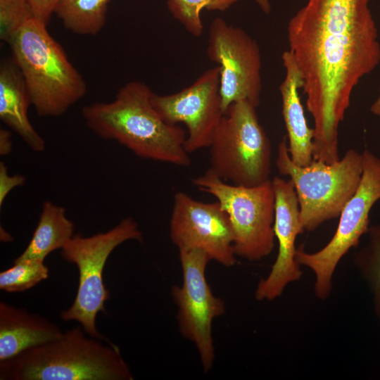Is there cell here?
Wrapping results in <instances>:
<instances>
[{
	"instance_id": "cell-1",
	"label": "cell",
	"mask_w": 380,
	"mask_h": 380,
	"mask_svg": "<svg viewBox=\"0 0 380 380\" xmlns=\"http://www.w3.org/2000/svg\"><path fill=\"white\" fill-rule=\"evenodd\" d=\"M369 0H308L287 27L314 121L313 160L338 161V127L353 90L380 62Z\"/></svg>"
},
{
	"instance_id": "cell-2",
	"label": "cell",
	"mask_w": 380,
	"mask_h": 380,
	"mask_svg": "<svg viewBox=\"0 0 380 380\" xmlns=\"http://www.w3.org/2000/svg\"><path fill=\"white\" fill-rule=\"evenodd\" d=\"M152 93L144 82H129L112 101L85 106L82 118L98 137L118 142L139 158L187 167L191 160L184 147L186 134L160 117Z\"/></svg>"
},
{
	"instance_id": "cell-3",
	"label": "cell",
	"mask_w": 380,
	"mask_h": 380,
	"mask_svg": "<svg viewBox=\"0 0 380 380\" xmlns=\"http://www.w3.org/2000/svg\"><path fill=\"white\" fill-rule=\"evenodd\" d=\"M81 326L0 361L1 380H132L113 343L87 337Z\"/></svg>"
},
{
	"instance_id": "cell-4",
	"label": "cell",
	"mask_w": 380,
	"mask_h": 380,
	"mask_svg": "<svg viewBox=\"0 0 380 380\" xmlns=\"http://www.w3.org/2000/svg\"><path fill=\"white\" fill-rule=\"evenodd\" d=\"M46 26L36 18L30 20L10 46L37 115L58 117L84 96L87 87Z\"/></svg>"
},
{
	"instance_id": "cell-5",
	"label": "cell",
	"mask_w": 380,
	"mask_h": 380,
	"mask_svg": "<svg viewBox=\"0 0 380 380\" xmlns=\"http://www.w3.org/2000/svg\"><path fill=\"white\" fill-rule=\"evenodd\" d=\"M276 165L293 184L303 231L312 232L339 216L355 193L362 175V155L350 149L335 163L313 160L307 166H299L292 161L284 137L278 146Z\"/></svg>"
},
{
	"instance_id": "cell-6",
	"label": "cell",
	"mask_w": 380,
	"mask_h": 380,
	"mask_svg": "<svg viewBox=\"0 0 380 380\" xmlns=\"http://www.w3.org/2000/svg\"><path fill=\"white\" fill-rule=\"evenodd\" d=\"M208 148L209 169L221 179L245 186L270 180V140L250 102L239 101L227 108Z\"/></svg>"
},
{
	"instance_id": "cell-7",
	"label": "cell",
	"mask_w": 380,
	"mask_h": 380,
	"mask_svg": "<svg viewBox=\"0 0 380 380\" xmlns=\"http://www.w3.org/2000/svg\"><path fill=\"white\" fill-rule=\"evenodd\" d=\"M129 240L143 241L142 232L132 217L122 219L105 232L74 235L61 249L62 258L77 266L79 283L72 305L61 312V317L65 322H78L89 336L107 343L112 342L96 326L98 313L106 311L105 303L110 298L103 282V270L113 250Z\"/></svg>"
},
{
	"instance_id": "cell-8",
	"label": "cell",
	"mask_w": 380,
	"mask_h": 380,
	"mask_svg": "<svg viewBox=\"0 0 380 380\" xmlns=\"http://www.w3.org/2000/svg\"><path fill=\"white\" fill-rule=\"evenodd\" d=\"M201 191L213 196L227 213L236 256L258 261L274 246V194L272 180L255 186L228 184L210 169L192 179Z\"/></svg>"
},
{
	"instance_id": "cell-9",
	"label": "cell",
	"mask_w": 380,
	"mask_h": 380,
	"mask_svg": "<svg viewBox=\"0 0 380 380\" xmlns=\"http://www.w3.org/2000/svg\"><path fill=\"white\" fill-rule=\"evenodd\" d=\"M362 155V175L360 185L341 210L331 239L315 253H308L302 247L297 249V262L313 272L315 294L320 300L330 296L337 265L352 248L359 244L362 236L367 234L370 210L380 199V159L368 149Z\"/></svg>"
},
{
	"instance_id": "cell-10",
	"label": "cell",
	"mask_w": 380,
	"mask_h": 380,
	"mask_svg": "<svg viewBox=\"0 0 380 380\" xmlns=\"http://www.w3.org/2000/svg\"><path fill=\"white\" fill-rule=\"evenodd\" d=\"M182 282L171 288L177 307V322L182 336L192 342L198 353L204 372L215 361L213 320L224 314V300L215 296L207 281L206 267L211 260L199 249L179 250Z\"/></svg>"
},
{
	"instance_id": "cell-11",
	"label": "cell",
	"mask_w": 380,
	"mask_h": 380,
	"mask_svg": "<svg viewBox=\"0 0 380 380\" xmlns=\"http://www.w3.org/2000/svg\"><path fill=\"white\" fill-rule=\"evenodd\" d=\"M207 56L220 67L224 112L233 103L247 101L256 108L262 91L261 55L257 42L245 30L215 18L208 29Z\"/></svg>"
},
{
	"instance_id": "cell-12",
	"label": "cell",
	"mask_w": 380,
	"mask_h": 380,
	"mask_svg": "<svg viewBox=\"0 0 380 380\" xmlns=\"http://www.w3.org/2000/svg\"><path fill=\"white\" fill-rule=\"evenodd\" d=\"M153 106L170 125L184 123L188 134L184 143L190 154L209 147L224 112L220 93V67L204 71L189 86L171 94L151 95Z\"/></svg>"
},
{
	"instance_id": "cell-13",
	"label": "cell",
	"mask_w": 380,
	"mask_h": 380,
	"mask_svg": "<svg viewBox=\"0 0 380 380\" xmlns=\"http://www.w3.org/2000/svg\"><path fill=\"white\" fill-rule=\"evenodd\" d=\"M170 237L178 250H201L211 260L224 267H232L236 262L231 223L218 201L203 203L184 192H177Z\"/></svg>"
},
{
	"instance_id": "cell-14",
	"label": "cell",
	"mask_w": 380,
	"mask_h": 380,
	"mask_svg": "<svg viewBox=\"0 0 380 380\" xmlns=\"http://www.w3.org/2000/svg\"><path fill=\"white\" fill-rule=\"evenodd\" d=\"M274 194V232L278 241V253L268 275L258 284L255 297L259 301L273 300L290 284L302 275L296 260V239L304 232L300 220V208L292 182L274 177L272 180Z\"/></svg>"
},
{
	"instance_id": "cell-15",
	"label": "cell",
	"mask_w": 380,
	"mask_h": 380,
	"mask_svg": "<svg viewBox=\"0 0 380 380\" xmlns=\"http://www.w3.org/2000/svg\"><path fill=\"white\" fill-rule=\"evenodd\" d=\"M285 77L279 86L282 101V115L287 132L288 149L292 161L307 166L313 160V128L305 118L298 89L303 81L293 54L288 50L281 56Z\"/></svg>"
},
{
	"instance_id": "cell-16",
	"label": "cell",
	"mask_w": 380,
	"mask_h": 380,
	"mask_svg": "<svg viewBox=\"0 0 380 380\" xmlns=\"http://www.w3.org/2000/svg\"><path fill=\"white\" fill-rule=\"evenodd\" d=\"M61 328L45 317L0 302V361L57 338Z\"/></svg>"
},
{
	"instance_id": "cell-17",
	"label": "cell",
	"mask_w": 380,
	"mask_h": 380,
	"mask_svg": "<svg viewBox=\"0 0 380 380\" xmlns=\"http://www.w3.org/2000/svg\"><path fill=\"white\" fill-rule=\"evenodd\" d=\"M30 99L23 76L13 60L0 65V119L34 152L45 149V141L27 115Z\"/></svg>"
},
{
	"instance_id": "cell-18",
	"label": "cell",
	"mask_w": 380,
	"mask_h": 380,
	"mask_svg": "<svg viewBox=\"0 0 380 380\" xmlns=\"http://www.w3.org/2000/svg\"><path fill=\"white\" fill-rule=\"evenodd\" d=\"M75 224L66 209L49 201L43 203L38 224L23 252L14 260L44 261L51 252L62 249L74 236Z\"/></svg>"
},
{
	"instance_id": "cell-19",
	"label": "cell",
	"mask_w": 380,
	"mask_h": 380,
	"mask_svg": "<svg viewBox=\"0 0 380 380\" xmlns=\"http://www.w3.org/2000/svg\"><path fill=\"white\" fill-rule=\"evenodd\" d=\"M109 1L60 0L54 13L69 31L95 36L105 25Z\"/></svg>"
},
{
	"instance_id": "cell-20",
	"label": "cell",
	"mask_w": 380,
	"mask_h": 380,
	"mask_svg": "<svg viewBox=\"0 0 380 380\" xmlns=\"http://www.w3.org/2000/svg\"><path fill=\"white\" fill-rule=\"evenodd\" d=\"M367 243L353 256L354 264L373 296L376 315L380 318V224L369 227Z\"/></svg>"
},
{
	"instance_id": "cell-21",
	"label": "cell",
	"mask_w": 380,
	"mask_h": 380,
	"mask_svg": "<svg viewBox=\"0 0 380 380\" xmlns=\"http://www.w3.org/2000/svg\"><path fill=\"white\" fill-rule=\"evenodd\" d=\"M239 0H167V7L177 19L195 37L203 32L202 10L224 11Z\"/></svg>"
},
{
	"instance_id": "cell-22",
	"label": "cell",
	"mask_w": 380,
	"mask_h": 380,
	"mask_svg": "<svg viewBox=\"0 0 380 380\" xmlns=\"http://www.w3.org/2000/svg\"><path fill=\"white\" fill-rule=\"evenodd\" d=\"M44 261L13 260V265L0 273V289L8 293L23 292L48 278Z\"/></svg>"
},
{
	"instance_id": "cell-23",
	"label": "cell",
	"mask_w": 380,
	"mask_h": 380,
	"mask_svg": "<svg viewBox=\"0 0 380 380\" xmlns=\"http://www.w3.org/2000/svg\"><path fill=\"white\" fill-rule=\"evenodd\" d=\"M35 18L29 0H0V39L11 44L22 28Z\"/></svg>"
},
{
	"instance_id": "cell-24",
	"label": "cell",
	"mask_w": 380,
	"mask_h": 380,
	"mask_svg": "<svg viewBox=\"0 0 380 380\" xmlns=\"http://www.w3.org/2000/svg\"><path fill=\"white\" fill-rule=\"evenodd\" d=\"M25 177L21 175H10L6 165L0 163V206L1 208L7 195L13 189L23 186L25 183Z\"/></svg>"
},
{
	"instance_id": "cell-25",
	"label": "cell",
	"mask_w": 380,
	"mask_h": 380,
	"mask_svg": "<svg viewBox=\"0 0 380 380\" xmlns=\"http://www.w3.org/2000/svg\"><path fill=\"white\" fill-rule=\"evenodd\" d=\"M36 19L46 25L60 0H29Z\"/></svg>"
},
{
	"instance_id": "cell-26",
	"label": "cell",
	"mask_w": 380,
	"mask_h": 380,
	"mask_svg": "<svg viewBox=\"0 0 380 380\" xmlns=\"http://www.w3.org/2000/svg\"><path fill=\"white\" fill-rule=\"evenodd\" d=\"M12 151L11 134L6 129H0V154L6 156Z\"/></svg>"
},
{
	"instance_id": "cell-27",
	"label": "cell",
	"mask_w": 380,
	"mask_h": 380,
	"mask_svg": "<svg viewBox=\"0 0 380 380\" xmlns=\"http://www.w3.org/2000/svg\"><path fill=\"white\" fill-rule=\"evenodd\" d=\"M255 1L264 13H270L272 6L270 0H255Z\"/></svg>"
},
{
	"instance_id": "cell-28",
	"label": "cell",
	"mask_w": 380,
	"mask_h": 380,
	"mask_svg": "<svg viewBox=\"0 0 380 380\" xmlns=\"http://www.w3.org/2000/svg\"><path fill=\"white\" fill-rule=\"evenodd\" d=\"M370 110L372 113L380 116V96L371 106Z\"/></svg>"
}]
</instances>
